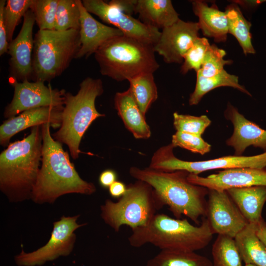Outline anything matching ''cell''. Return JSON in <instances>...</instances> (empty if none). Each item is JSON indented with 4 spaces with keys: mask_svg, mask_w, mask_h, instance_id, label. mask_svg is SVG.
<instances>
[{
    "mask_svg": "<svg viewBox=\"0 0 266 266\" xmlns=\"http://www.w3.org/2000/svg\"><path fill=\"white\" fill-rule=\"evenodd\" d=\"M50 127L48 123L41 125V165L31 198L37 203H53L67 194H94L95 185L81 178L62 144L53 138Z\"/></svg>",
    "mask_w": 266,
    "mask_h": 266,
    "instance_id": "6da1fadb",
    "label": "cell"
},
{
    "mask_svg": "<svg viewBox=\"0 0 266 266\" xmlns=\"http://www.w3.org/2000/svg\"><path fill=\"white\" fill-rule=\"evenodd\" d=\"M189 173L184 170L166 172L149 167L132 166L129 169L132 177L153 188L161 203L168 206L176 218L184 215L199 225L200 218L206 216L205 197L209 189L190 182L187 179Z\"/></svg>",
    "mask_w": 266,
    "mask_h": 266,
    "instance_id": "7a4b0ae2",
    "label": "cell"
},
{
    "mask_svg": "<svg viewBox=\"0 0 266 266\" xmlns=\"http://www.w3.org/2000/svg\"><path fill=\"white\" fill-rule=\"evenodd\" d=\"M41 126L31 128L23 139L0 154V189L10 201L31 198L42 159Z\"/></svg>",
    "mask_w": 266,
    "mask_h": 266,
    "instance_id": "3957f363",
    "label": "cell"
},
{
    "mask_svg": "<svg viewBox=\"0 0 266 266\" xmlns=\"http://www.w3.org/2000/svg\"><path fill=\"white\" fill-rule=\"evenodd\" d=\"M128 238L133 247L151 244L162 250L196 252L206 247L214 234L206 217L198 226L187 219L156 213L144 226L132 230Z\"/></svg>",
    "mask_w": 266,
    "mask_h": 266,
    "instance_id": "277c9868",
    "label": "cell"
},
{
    "mask_svg": "<svg viewBox=\"0 0 266 266\" xmlns=\"http://www.w3.org/2000/svg\"><path fill=\"white\" fill-rule=\"evenodd\" d=\"M103 93L100 79L87 77L79 85L76 95L66 92L60 128L53 138L67 145L70 156L75 160L81 153L80 145L85 132L97 119L105 116L96 109L95 101Z\"/></svg>",
    "mask_w": 266,
    "mask_h": 266,
    "instance_id": "5b68a950",
    "label": "cell"
},
{
    "mask_svg": "<svg viewBox=\"0 0 266 266\" xmlns=\"http://www.w3.org/2000/svg\"><path fill=\"white\" fill-rule=\"evenodd\" d=\"M154 46L121 35L103 43L95 53L100 73L116 81L155 72L160 67Z\"/></svg>",
    "mask_w": 266,
    "mask_h": 266,
    "instance_id": "8992f818",
    "label": "cell"
},
{
    "mask_svg": "<svg viewBox=\"0 0 266 266\" xmlns=\"http://www.w3.org/2000/svg\"><path fill=\"white\" fill-rule=\"evenodd\" d=\"M81 46L79 30H38L34 37L33 80L50 81L76 58Z\"/></svg>",
    "mask_w": 266,
    "mask_h": 266,
    "instance_id": "52a82bcc",
    "label": "cell"
},
{
    "mask_svg": "<svg viewBox=\"0 0 266 266\" xmlns=\"http://www.w3.org/2000/svg\"><path fill=\"white\" fill-rule=\"evenodd\" d=\"M127 188L117 201L108 199L100 206L101 218L117 233L123 226L133 230L145 225L164 207L148 183L136 180Z\"/></svg>",
    "mask_w": 266,
    "mask_h": 266,
    "instance_id": "ba28073f",
    "label": "cell"
},
{
    "mask_svg": "<svg viewBox=\"0 0 266 266\" xmlns=\"http://www.w3.org/2000/svg\"><path fill=\"white\" fill-rule=\"evenodd\" d=\"M174 148L170 143L158 149L153 154L148 167L166 172L184 170L196 175L216 169L266 167V151L252 156H227L206 161H187L175 156Z\"/></svg>",
    "mask_w": 266,
    "mask_h": 266,
    "instance_id": "9c48e42d",
    "label": "cell"
},
{
    "mask_svg": "<svg viewBox=\"0 0 266 266\" xmlns=\"http://www.w3.org/2000/svg\"><path fill=\"white\" fill-rule=\"evenodd\" d=\"M79 215L63 216L53 223V229L48 242L43 247L30 253L23 250L15 257L20 266H41L60 256H66L73 250L76 240L74 231L86 224H79L77 220Z\"/></svg>",
    "mask_w": 266,
    "mask_h": 266,
    "instance_id": "30bf717a",
    "label": "cell"
},
{
    "mask_svg": "<svg viewBox=\"0 0 266 266\" xmlns=\"http://www.w3.org/2000/svg\"><path fill=\"white\" fill-rule=\"evenodd\" d=\"M45 82L15 80L12 85L14 94L11 102L5 107L3 116L6 119L26 110L41 107H63L65 103L64 89L52 88Z\"/></svg>",
    "mask_w": 266,
    "mask_h": 266,
    "instance_id": "8fae6325",
    "label": "cell"
},
{
    "mask_svg": "<svg viewBox=\"0 0 266 266\" xmlns=\"http://www.w3.org/2000/svg\"><path fill=\"white\" fill-rule=\"evenodd\" d=\"M85 9L99 17L102 21L114 26L124 35L132 37L153 46L158 41L161 32L150 27L122 12L102 0H83Z\"/></svg>",
    "mask_w": 266,
    "mask_h": 266,
    "instance_id": "7c38bea8",
    "label": "cell"
},
{
    "mask_svg": "<svg viewBox=\"0 0 266 266\" xmlns=\"http://www.w3.org/2000/svg\"><path fill=\"white\" fill-rule=\"evenodd\" d=\"M206 218L214 234L233 238L249 223L226 191L209 190Z\"/></svg>",
    "mask_w": 266,
    "mask_h": 266,
    "instance_id": "4fadbf2b",
    "label": "cell"
},
{
    "mask_svg": "<svg viewBox=\"0 0 266 266\" xmlns=\"http://www.w3.org/2000/svg\"><path fill=\"white\" fill-rule=\"evenodd\" d=\"M198 22L180 19L173 25L162 29L159 38L154 45L155 52L168 64L183 63L185 55L198 38Z\"/></svg>",
    "mask_w": 266,
    "mask_h": 266,
    "instance_id": "5bb4252c",
    "label": "cell"
},
{
    "mask_svg": "<svg viewBox=\"0 0 266 266\" xmlns=\"http://www.w3.org/2000/svg\"><path fill=\"white\" fill-rule=\"evenodd\" d=\"M35 22L33 12L29 9L23 17L21 29L17 36L9 42L10 70L12 78L22 82L33 79V28Z\"/></svg>",
    "mask_w": 266,
    "mask_h": 266,
    "instance_id": "9a60e30c",
    "label": "cell"
},
{
    "mask_svg": "<svg viewBox=\"0 0 266 266\" xmlns=\"http://www.w3.org/2000/svg\"><path fill=\"white\" fill-rule=\"evenodd\" d=\"M187 179L194 184L218 191H226L233 188L266 186V169H228L207 177L189 173Z\"/></svg>",
    "mask_w": 266,
    "mask_h": 266,
    "instance_id": "2e32d148",
    "label": "cell"
},
{
    "mask_svg": "<svg viewBox=\"0 0 266 266\" xmlns=\"http://www.w3.org/2000/svg\"><path fill=\"white\" fill-rule=\"evenodd\" d=\"M64 106L41 107L22 112L5 120L0 126V144L8 146L11 137L21 131L48 123L54 129H59Z\"/></svg>",
    "mask_w": 266,
    "mask_h": 266,
    "instance_id": "e0dca14e",
    "label": "cell"
},
{
    "mask_svg": "<svg viewBox=\"0 0 266 266\" xmlns=\"http://www.w3.org/2000/svg\"><path fill=\"white\" fill-rule=\"evenodd\" d=\"M224 115L233 126V133L227 140L226 144L233 148L235 155L241 156L250 146L266 151V130L246 119L230 103Z\"/></svg>",
    "mask_w": 266,
    "mask_h": 266,
    "instance_id": "ac0fdd59",
    "label": "cell"
},
{
    "mask_svg": "<svg viewBox=\"0 0 266 266\" xmlns=\"http://www.w3.org/2000/svg\"><path fill=\"white\" fill-rule=\"evenodd\" d=\"M80 11L79 30L81 46L75 59L87 58L108 40L124 35L119 30L96 20L84 7L82 0H76Z\"/></svg>",
    "mask_w": 266,
    "mask_h": 266,
    "instance_id": "d6986e66",
    "label": "cell"
},
{
    "mask_svg": "<svg viewBox=\"0 0 266 266\" xmlns=\"http://www.w3.org/2000/svg\"><path fill=\"white\" fill-rule=\"evenodd\" d=\"M114 106L126 128L136 139H148L151 135L150 128L129 88L117 92L114 97Z\"/></svg>",
    "mask_w": 266,
    "mask_h": 266,
    "instance_id": "ffe728a7",
    "label": "cell"
},
{
    "mask_svg": "<svg viewBox=\"0 0 266 266\" xmlns=\"http://www.w3.org/2000/svg\"><path fill=\"white\" fill-rule=\"evenodd\" d=\"M193 11L199 18L198 23L203 34L213 38L216 42H226L229 33L226 13L220 10L215 4L208 5L202 0L192 2Z\"/></svg>",
    "mask_w": 266,
    "mask_h": 266,
    "instance_id": "44dd1931",
    "label": "cell"
},
{
    "mask_svg": "<svg viewBox=\"0 0 266 266\" xmlns=\"http://www.w3.org/2000/svg\"><path fill=\"white\" fill-rule=\"evenodd\" d=\"M135 13L142 23L159 30L180 19L170 0H137Z\"/></svg>",
    "mask_w": 266,
    "mask_h": 266,
    "instance_id": "7402d4cb",
    "label": "cell"
},
{
    "mask_svg": "<svg viewBox=\"0 0 266 266\" xmlns=\"http://www.w3.org/2000/svg\"><path fill=\"white\" fill-rule=\"evenodd\" d=\"M249 223L258 224L266 201V186L233 188L226 190Z\"/></svg>",
    "mask_w": 266,
    "mask_h": 266,
    "instance_id": "603a6c76",
    "label": "cell"
},
{
    "mask_svg": "<svg viewBox=\"0 0 266 266\" xmlns=\"http://www.w3.org/2000/svg\"><path fill=\"white\" fill-rule=\"evenodd\" d=\"M256 229L257 224L248 223L234 240L245 265L266 266V246L258 236Z\"/></svg>",
    "mask_w": 266,
    "mask_h": 266,
    "instance_id": "cb8c5ba5",
    "label": "cell"
},
{
    "mask_svg": "<svg viewBox=\"0 0 266 266\" xmlns=\"http://www.w3.org/2000/svg\"><path fill=\"white\" fill-rule=\"evenodd\" d=\"M196 74L195 88L189 99L190 105H197L206 94L220 87H233L251 96L245 87L239 83L238 77L228 73L225 69L218 74L209 77H203L198 72Z\"/></svg>",
    "mask_w": 266,
    "mask_h": 266,
    "instance_id": "d4e9b609",
    "label": "cell"
},
{
    "mask_svg": "<svg viewBox=\"0 0 266 266\" xmlns=\"http://www.w3.org/2000/svg\"><path fill=\"white\" fill-rule=\"evenodd\" d=\"M225 12L228 21L229 33L236 39L245 55L255 54L250 32L251 24L244 17L239 6L233 1L227 6Z\"/></svg>",
    "mask_w": 266,
    "mask_h": 266,
    "instance_id": "484cf974",
    "label": "cell"
},
{
    "mask_svg": "<svg viewBox=\"0 0 266 266\" xmlns=\"http://www.w3.org/2000/svg\"><path fill=\"white\" fill-rule=\"evenodd\" d=\"M145 266H213L206 257L195 252L162 250Z\"/></svg>",
    "mask_w": 266,
    "mask_h": 266,
    "instance_id": "4316f807",
    "label": "cell"
},
{
    "mask_svg": "<svg viewBox=\"0 0 266 266\" xmlns=\"http://www.w3.org/2000/svg\"><path fill=\"white\" fill-rule=\"evenodd\" d=\"M129 89L142 113L145 116L151 104L158 98V91L153 73L139 74L127 80Z\"/></svg>",
    "mask_w": 266,
    "mask_h": 266,
    "instance_id": "83f0119b",
    "label": "cell"
},
{
    "mask_svg": "<svg viewBox=\"0 0 266 266\" xmlns=\"http://www.w3.org/2000/svg\"><path fill=\"white\" fill-rule=\"evenodd\" d=\"M213 266H242L234 238L218 235L212 248Z\"/></svg>",
    "mask_w": 266,
    "mask_h": 266,
    "instance_id": "f1b7e54d",
    "label": "cell"
},
{
    "mask_svg": "<svg viewBox=\"0 0 266 266\" xmlns=\"http://www.w3.org/2000/svg\"><path fill=\"white\" fill-rule=\"evenodd\" d=\"M80 11L76 0H58L54 30H79Z\"/></svg>",
    "mask_w": 266,
    "mask_h": 266,
    "instance_id": "f546056e",
    "label": "cell"
},
{
    "mask_svg": "<svg viewBox=\"0 0 266 266\" xmlns=\"http://www.w3.org/2000/svg\"><path fill=\"white\" fill-rule=\"evenodd\" d=\"M33 0H7L3 10V16L9 42L21 18L31 8Z\"/></svg>",
    "mask_w": 266,
    "mask_h": 266,
    "instance_id": "4dcf8cb0",
    "label": "cell"
},
{
    "mask_svg": "<svg viewBox=\"0 0 266 266\" xmlns=\"http://www.w3.org/2000/svg\"><path fill=\"white\" fill-rule=\"evenodd\" d=\"M58 4V0H33L30 9L39 30H54Z\"/></svg>",
    "mask_w": 266,
    "mask_h": 266,
    "instance_id": "1f68e13d",
    "label": "cell"
},
{
    "mask_svg": "<svg viewBox=\"0 0 266 266\" xmlns=\"http://www.w3.org/2000/svg\"><path fill=\"white\" fill-rule=\"evenodd\" d=\"M226 51L218 48L215 44L210 45L203 61L200 69L197 72L206 77L213 76L224 69V66L231 65L233 61L225 60ZM196 72V73H197Z\"/></svg>",
    "mask_w": 266,
    "mask_h": 266,
    "instance_id": "d6a6232c",
    "label": "cell"
},
{
    "mask_svg": "<svg viewBox=\"0 0 266 266\" xmlns=\"http://www.w3.org/2000/svg\"><path fill=\"white\" fill-rule=\"evenodd\" d=\"M210 45L206 38H197L184 56L180 68L181 73L185 74L193 69L197 72L201 67L205 53Z\"/></svg>",
    "mask_w": 266,
    "mask_h": 266,
    "instance_id": "836d02e7",
    "label": "cell"
},
{
    "mask_svg": "<svg viewBox=\"0 0 266 266\" xmlns=\"http://www.w3.org/2000/svg\"><path fill=\"white\" fill-rule=\"evenodd\" d=\"M173 126L176 132L201 136L210 125L211 121L206 115L195 116L173 113Z\"/></svg>",
    "mask_w": 266,
    "mask_h": 266,
    "instance_id": "e575fe53",
    "label": "cell"
},
{
    "mask_svg": "<svg viewBox=\"0 0 266 266\" xmlns=\"http://www.w3.org/2000/svg\"><path fill=\"white\" fill-rule=\"evenodd\" d=\"M171 143L174 147H179L201 155L207 153L211 150V145L201 136L181 132H176L172 135Z\"/></svg>",
    "mask_w": 266,
    "mask_h": 266,
    "instance_id": "d590c367",
    "label": "cell"
},
{
    "mask_svg": "<svg viewBox=\"0 0 266 266\" xmlns=\"http://www.w3.org/2000/svg\"><path fill=\"white\" fill-rule=\"evenodd\" d=\"M6 1L0 0V55L8 52L9 42L7 39L6 29L4 23L3 10Z\"/></svg>",
    "mask_w": 266,
    "mask_h": 266,
    "instance_id": "8d00e7d4",
    "label": "cell"
},
{
    "mask_svg": "<svg viewBox=\"0 0 266 266\" xmlns=\"http://www.w3.org/2000/svg\"><path fill=\"white\" fill-rule=\"evenodd\" d=\"M137 0H112L109 3L129 15L135 13Z\"/></svg>",
    "mask_w": 266,
    "mask_h": 266,
    "instance_id": "74e56055",
    "label": "cell"
},
{
    "mask_svg": "<svg viewBox=\"0 0 266 266\" xmlns=\"http://www.w3.org/2000/svg\"><path fill=\"white\" fill-rule=\"evenodd\" d=\"M117 173L114 170L107 169L100 173L99 182L103 188H108L111 184L117 180Z\"/></svg>",
    "mask_w": 266,
    "mask_h": 266,
    "instance_id": "f35d334b",
    "label": "cell"
},
{
    "mask_svg": "<svg viewBox=\"0 0 266 266\" xmlns=\"http://www.w3.org/2000/svg\"><path fill=\"white\" fill-rule=\"evenodd\" d=\"M127 186L121 181L117 180L108 188L110 195L114 199H120L127 191Z\"/></svg>",
    "mask_w": 266,
    "mask_h": 266,
    "instance_id": "ab89813d",
    "label": "cell"
},
{
    "mask_svg": "<svg viewBox=\"0 0 266 266\" xmlns=\"http://www.w3.org/2000/svg\"><path fill=\"white\" fill-rule=\"evenodd\" d=\"M256 233L259 238L266 246V222L263 219L257 224Z\"/></svg>",
    "mask_w": 266,
    "mask_h": 266,
    "instance_id": "60d3db41",
    "label": "cell"
},
{
    "mask_svg": "<svg viewBox=\"0 0 266 266\" xmlns=\"http://www.w3.org/2000/svg\"><path fill=\"white\" fill-rule=\"evenodd\" d=\"M237 3L239 6L240 5L242 7L250 8L253 6H257L261 2L264 1L263 0H234L233 1Z\"/></svg>",
    "mask_w": 266,
    "mask_h": 266,
    "instance_id": "b9f144b4",
    "label": "cell"
},
{
    "mask_svg": "<svg viewBox=\"0 0 266 266\" xmlns=\"http://www.w3.org/2000/svg\"><path fill=\"white\" fill-rule=\"evenodd\" d=\"M244 266H254L253 265H251V264H245Z\"/></svg>",
    "mask_w": 266,
    "mask_h": 266,
    "instance_id": "7bdbcfd3",
    "label": "cell"
}]
</instances>
